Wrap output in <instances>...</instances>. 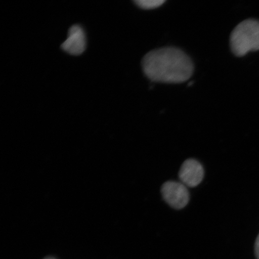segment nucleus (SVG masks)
<instances>
[{"instance_id": "nucleus-4", "label": "nucleus", "mask_w": 259, "mask_h": 259, "mask_svg": "<svg viewBox=\"0 0 259 259\" xmlns=\"http://www.w3.org/2000/svg\"><path fill=\"white\" fill-rule=\"evenodd\" d=\"M205 171L199 161L193 158L186 160L179 171L180 182L187 187H196L199 186L204 178Z\"/></svg>"}, {"instance_id": "nucleus-8", "label": "nucleus", "mask_w": 259, "mask_h": 259, "mask_svg": "<svg viewBox=\"0 0 259 259\" xmlns=\"http://www.w3.org/2000/svg\"><path fill=\"white\" fill-rule=\"evenodd\" d=\"M44 259H56V258H54L53 257H47L46 258H45Z\"/></svg>"}, {"instance_id": "nucleus-3", "label": "nucleus", "mask_w": 259, "mask_h": 259, "mask_svg": "<svg viewBox=\"0 0 259 259\" xmlns=\"http://www.w3.org/2000/svg\"><path fill=\"white\" fill-rule=\"evenodd\" d=\"M161 193L164 201L176 209L184 208L189 202V190L181 182L167 181L162 186Z\"/></svg>"}, {"instance_id": "nucleus-6", "label": "nucleus", "mask_w": 259, "mask_h": 259, "mask_svg": "<svg viewBox=\"0 0 259 259\" xmlns=\"http://www.w3.org/2000/svg\"><path fill=\"white\" fill-rule=\"evenodd\" d=\"M164 0H136L134 3L139 8L143 9H154L160 7Z\"/></svg>"}, {"instance_id": "nucleus-7", "label": "nucleus", "mask_w": 259, "mask_h": 259, "mask_svg": "<svg viewBox=\"0 0 259 259\" xmlns=\"http://www.w3.org/2000/svg\"><path fill=\"white\" fill-rule=\"evenodd\" d=\"M254 251L255 257H256L257 259H259V234L255 242Z\"/></svg>"}, {"instance_id": "nucleus-1", "label": "nucleus", "mask_w": 259, "mask_h": 259, "mask_svg": "<svg viewBox=\"0 0 259 259\" xmlns=\"http://www.w3.org/2000/svg\"><path fill=\"white\" fill-rule=\"evenodd\" d=\"M145 75L153 82L180 83L192 76L194 64L183 51L164 47L149 52L142 60Z\"/></svg>"}, {"instance_id": "nucleus-5", "label": "nucleus", "mask_w": 259, "mask_h": 259, "mask_svg": "<svg viewBox=\"0 0 259 259\" xmlns=\"http://www.w3.org/2000/svg\"><path fill=\"white\" fill-rule=\"evenodd\" d=\"M61 48L66 53L73 56H79L85 51V34L79 25H74L70 28L67 38L61 45Z\"/></svg>"}, {"instance_id": "nucleus-2", "label": "nucleus", "mask_w": 259, "mask_h": 259, "mask_svg": "<svg viewBox=\"0 0 259 259\" xmlns=\"http://www.w3.org/2000/svg\"><path fill=\"white\" fill-rule=\"evenodd\" d=\"M230 46L233 54L238 57L258 51L259 21L248 19L236 26L230 37Z\"/></svg>"}]
</instances>
